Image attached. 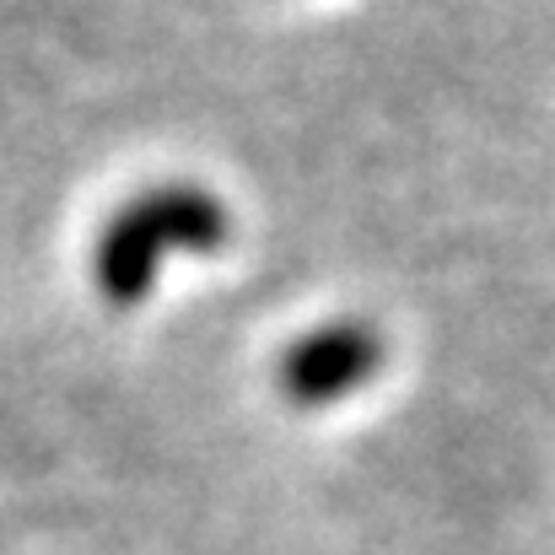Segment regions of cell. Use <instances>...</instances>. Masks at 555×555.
I'll list each match as a JSON object with an SVG mask.
<instances>
[{
    "label": "cell",
    "instance_id": "6da1fadb",
    "mask_svg": "<svg viewBox=\"0 0 555 555\" xmlns=\"http://www.w3.org/2000/svg\"><path fill=\"white\" fill-rule=\"evenodd\" d=\"M227 243V205L210 189L163 184L135 194L108 216V227L92 243V281L114 308L141 302L157 286V270L173 248L216 254Z\"/></svg>",
    "mask_w": 555,
    "mask_h": 555
},
{
    "label": "cell",
    "instance_id": "7a4b0ae2",
    "mask_svg": "<svg viewBox=\"0 0 555 555\" xmlns=\"http://www.w3.org/2000/svg\"><path fill=\"white\" fill-rule=\"evenodd\" d=\"M383 367V340L372 335L367 324H324L313 335H302L297 346H286L275 383L292 404L302 410H324L346 393H357L372 372Z\"/></svg>",
    "mask_w": 555,
    "mask_h": 555
}]
</instances>
